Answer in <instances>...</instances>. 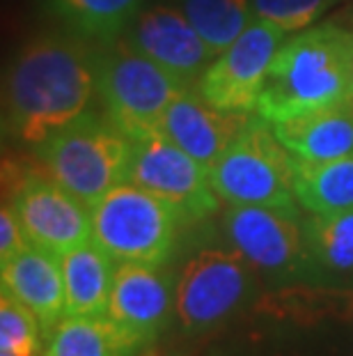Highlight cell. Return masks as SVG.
Instances as JSON below:
<instances>
[{"instance_id":"6da1fadb","label":"cell","mask_w":353,"mask_h":356,"mask_svg":"<svg viewBox=\"0 0 353 356\" xmlns=\"http://www.w3.org/2000/svg\"><path fill=\"white\" fill-rule=\"evenodd\" d=\"M80 35L37 37L14 58L5 76L3 127L37 147L83 115L99 95V56Z\"/></svg>"},{"instance_id":"7a4b0ae2","label":"cell","mask_w":353,"mask_h":356,"mask_svg":"<svg viewBox=\"0 0 353 356\" xmlns=\"http://www.w3.org/2000/svg\"><path fill=\"white\" fill-rule=\"evenodd\" d=\"M353 26L321 21L277 49L261 90L257 115L268 124L349 102Z\"/></svg>"},{"instance_id":"3957f363","label":"cell","mask_w":353,"mask_h":356,"mask_svg":"<svg viewBox=\"0 0 353 356\" xmlns=\"http://www.w3.org/2000/svg\"><path fill=\"white\" fill-rule=\"evenodd\" d=\"M46 175L94 207L112 188L129 181L133 140L106 115L85 111L35 147Z\"/></svg>"},{"instance_id":"277c9868","label":"cell","mask_w":353,"mask_h":356,"mask_svg":"<svg viewBox=\"0 0 353 356\" xmlns=\"http://www.w3.org/2000/svg\"><path fill=\"white\" fill-rule=\"evenodd\" d=\"M189 216L147 188L124 181L92 207V239L117 262L165 264Z\"/></svg>"},{"instance_id":"5b68a950","label":"cell","mask_w":353,"mask_h":356,"mask_svg":"<svg viewBox=\"0 0 353 356\" xmlns=\"http://www.w3.org/2000/svg\"><path fill=\"white\" fill-rule=\"evenodd\" d=\"M294 177L296 159L277 140L273 124L257 113L209 168L212 188L223 202L300 211Z\"/></svg>"},{"instance_id":"8992f818","label":"cell","mask_w":353,"mask_h":356,"mask_svg":"<svg viewBox=\"0 0 353 356\" xmlns=\"http://www.w3.org/2000/svg\"><path fill=\"white\" fill-rule=\"evenodd\" d=\"M189 90L154 60L133 51L124 40L110 42L99 56V97L103 115L131 140L161 131L165 111Z\"/></svg>"},{"instance_id":"52a82bcc","label":"cell","mask_w":353,"mask_h":356,"mask_svg":"<svg viewBox=\"0 0 353 356\" xmlns=\"http://www.w3.org/2000/svg\"><path fill=\"white\" fill-rule=\"evenodd\" d=\"M223 232L230 248L273 280L317 278L303 232V211L259 204H227Z\"/></svg>"},{"instance_id":"ba28073f","label":"cell","mask_w":353,"mask_h":356,"mask_svg":"<svg viewBox=\"0 0 353 356\" xmlns=\"http://www.w3.org/2000/svg\"><path fill=\"white\" fill-rule=\"evenodd\" d=\"M255 269L234 248H205L177 276V322L207 333L241 310L252 294Z\"/></svg>"},{"instance_id":"9c48e42d","label":"cell","mask_w":353,"mask_h":356,"mask_svg":"<svg viewBox=\"0 0 353 356\" xmlns=\"http://www.w3.org/2000/svg\"><path fill=\"white\" fill-rule=\"evenodd\" d=\"M284 33L264 21H252L241 37L212 60L198 81V92L216 108L252 115L264 90Z\"/></svg>"},{"instance_id":"30bf717a","label":"cell","mask_w":353,"mask_h":356,"mask_svg":"<svg viewBox=\"0 0 353 356\" xmlns=\"http://www.w3.org/2000/svg\"><path fill=\"white\" fill-rule=\"evenodd\" d=\"M129 181L177 204L191 223L216 214L221 202L209 181L207 165L161 131L133 140Z\"/></svg>"},{"instance_id":"8fae6325","label":"cell","mask_w":353,"mask_h":356,"mask_svg":"<svg viewBox=\"0 0 353 356\" xmlns=\"http://www.w3.org/2000/svg\"><path fill=\"white\" fill-rule=\"evenodd\" d=\"M10 204L30 244L42 251L60 257L92 241V207L46 172H28L14 186Z\"/></svg>"},{"instance_id":"7c38bea8","label":"cell","mask_w":353,"mask_h":356,"mask_svg":"<svg viewBox=\"0 0 353 356\" xmlns=\"http://www.w3.org/2000/svg\"><path fill=\"white\" fill-rule=\"evenodd\" d=\"M106 315L149 350L177 317V280L163 264L119 262Z\"/></svg>"},{"instance_id":"4fadbf2b","label":"cell","mask_w":353,"mask_h":356,"mask_svg":"<svg viewBox=\"0 0 353 356\" xmlns=\"http://www.w3.org/2000/svg\"><path fill=\"white\" fill-rule=\"evenodd\" d=\"M122 35L133 51L154 60L189 88L198 86L200 76L216 58L184 10L177 7H149L131 19Z\"/></svg>"},{"instance_id":"5bb4252c","label":"cell","mask_w":353,"mask_h":356,"mask_svg":"<svg viewBox=\"0 0 353 356\" xmlns=\"http://www.w3.org/2000/svg\"><path fill=\"white\" fill-rule=\"evenodd\" d=\"M248 120L250 115L243 113L216 108L198 92V88H189L165 111L161 134L198 159L202 165L212 168L243 131Z\"/></svg>"},{"instance_id":"9a60e30c","label":"cell","mask_w":353,"mask_h":356,"mask_svg":"<svg viewBox=\"0 0 353 356\" xmlns=\"http://www.w3.org/2000/svg\"><path fill=\"white\" fill-rule=\"evenodd\" d=\"M0 283L42 324L44 338L64 320V280L60 257L37 246L0 264Z\"/></svg>"},{"instance_id":"2e32d148","label":"cell","mask_w":353,"mask_h":356,"mask_svg":"<svg viewBox=\"0 0 353 356\" xmlns=\"http://www.w3.org/2000/svg\"><path fill=\"white\" fill-rule=\"evenodd\" d=\"M277 140L298 161H330L353 154V102H342L273 124Z\"/></svg>"},{"instance_id":"e0dca14e","label":"cell","mask_w":353,"mask_h":356,"mask_svg":"<svg viewBox=\"0 0 353 356\" xmlns=\"http://www.w3.org/2000/svg\"><path fill=\"white\" fill-rule=\"evenodd\" d=\"M117 264L119 262L112 260L94 239L60 255L64 280V317L106 315Z\"/></svg>"},{"instance_id":"ac0fdd59","label":"cell","mask_w":353,"mask_h":356,"mask_svg":"<svg viewBox=\"0 0 353 356\" xmlns=\"http://www.w3.org/2000/svg\"><path fill=\"white\" fill-rule=\"evenodd\" d=\"M145 352L108 315L64 317L44 340L46 356H138Z\"/></svg>"},{"instance_id":"d6986e66","label":"cell","mask_w":353,"mask_h":356,"mask_svg":"<svg viewBox=\"0 0 353 356\" xmlns=\"http://www.w3.org/2000/svg\"><path fill=\"white\" fill-rule=\"evenodd\" d=\"M294 193L307 214L353 209V154L330 161H298Z\"/></svg>"},{"instance_id":"ffe728a7","label":"cell","mask_w":353,"mask_h":356,"mask_svg":"<svg viewBox=\"0 0 353 356\" xmlns=\"http://www.w3.org/2000/svg\"><path fill=\"white\" fill-rule=\"evenodd\" d=\"M303 232L317 278L353 276V209L305 216Z\"/></svg>"},{"instance_id":"44dd1931","label":"cell","mask_w":353,"mask_h":356,"mask_svg":"<svg viewBox=\"0 0 353 356\" xmlns=\"http://www.w3.org/2000/svg\"><path fill=\"white\" fill-rule=\"evenodd\" d=\"M140 0H51V7L74 33L110 44L138 14Z\"/></svg>"},{"instance_id":"7402d4cb","label":"cell","mask_w":353,"mask_h":356,"mask_svg":"<svg viewBox=\"0 0 353 356\" xmlns=\"http://www.w3.org/2000/svg\"><path fill=\"white\" fill-rule=\"evenodd\" d=\"M182 10L216 56L230 49L255 21L250 0H182Z\"/></svg>"},{"instance_id":"603a6c76","label":"cell","mask_w":353,"mask_h":356,"mask_svg":"<svg viewBox=\"0 0 353 356\" xmlns=\"http://www.w3.org/2000/svg\"><path fill=\"white\" fill-rule=\"evenodd\" d=\"M42 324L10 290H0V352L37 356L42 350Z\"/></svg>"},{"instance_id":"cb8c5ba5","label":"cell","mask_w":353,"mask_h":356,"mask_svg":"<svg viewBox=\"0 0 353 356\" xmlns=\"http://www.w3.org/2000/svg\"><path fill=\"white\" fill-rule=\"evenodd\" d=\"M255 21L280 28L284 35L314 26L340 0H250Z\"/></svg>"},{"instance_id":"d4e9b609","label":"cell","mask_w":353,"mask_h":356,"mask_svg":"<svg viewBox=\"0 0 353 356\" xmlns=\"http://www.w3.org/2000/svg\"><path fill=\"white\" fill-rule=\"evenodd\" d=\"M28 234L21 225L17 211L10 202H3V209H0V264L14 260L19 253H24L26 248H30Z\"/></svg>"},{"instance_id":"484cf974","label":"cell","mask_w":353,"mask_h":356,"mask_svg":"<svg viewBox=\"0 0 353 356\" xmlns=\"http://www.w3.org/2000/svg\"><path fill=\"white\" fill-rule=\"evenodd\" d=\"M347 310L349 315H353V292H347Z\"/></svg>"},{"instance_id":"4316f807","label":"cell","mask_w":353,"mask_h":356,"mask_svg":"<svg viewBox=\"0 0 353 356\" xmlns=\"http://www.w3.org/2000/svg\"><path fill=\"white\" fill-rule=\"evenodd\" d=\"M138 356H159V354H156V352H152V350H145V352H140Z\"/></svg>"},{"instance_id":"83f0119b","label":"cell","mask_w":353,"mask_h":356,"mask_svg":"<svg viewBox=\"0 0 353 356\" xmlns=\"http://www.w3.org/2000/svg\"><path fill=\"white\" fill-rule=\"evenodd\" d=\"M349 102H353V81H351V90H349Z\"/></svg>"},{"instance_id":"f1b7e54d","label":"cell","mask_w":353,"mask_h":356,"mask_svg":"<svg viewBox=\"0 0 353 356\" xmlns=\"http://www.w3.org/2000/svg\"><path fill=\"white\" fill-rule=\"evenodd\" d=\"M0 356H14V354H10V352H0Z\"/></svg>"}]
</instances>
